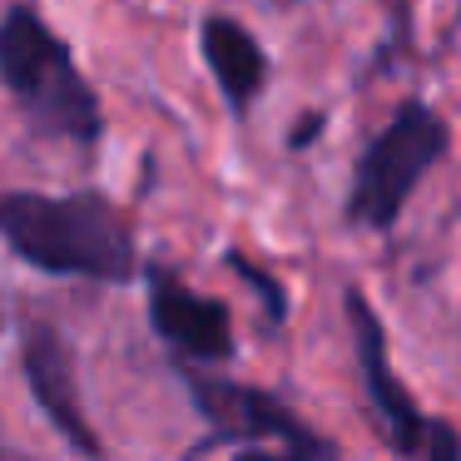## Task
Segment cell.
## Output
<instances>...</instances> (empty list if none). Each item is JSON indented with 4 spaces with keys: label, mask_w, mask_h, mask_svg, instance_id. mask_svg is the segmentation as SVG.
Returning <instances> with one entry per match:
<instances>
[{
    "label": "cell",
    "mask_w": 461,
    "mask_h": 461,
    "mask_svg": "<svg viewBox=\"0 0 461 461\" xmlns=\"http://www.w3.org/2000/svg\"><path fill=\"white\" fill-rule=\"evenodd\" d=\"M199 45H203V60H209L223 100L233 110H249L258 100L263 80H268V55H263V45L233 15H209L199 31Z\"/></svg>",
    "instance_id": "8"
},
{
    "label": "cell",
    "mask_w": 461,
    "mask_h": 461,
    "mask_svg": "<svg viewBox=\"0 0 461 461\" xmlns=\"http://www.w3.org/2000/svg\"><path fill=\"white\" fill-rule=\"evenodd\" d=\"M21 357H25V382H31L41 411L55 421V431H60L75 451L95 456V451H100V437H95L90 421H85L80 392H75V367H70V352H65L60 332L45 328V322H31V328H25Z\"/></svg>",
    "instance_id": "7"
},
{
    "label": "cell",
    "mask_w": 461,
    "mask_h": 461,
    "mask_svg": "<svg viewBox=\"0 0 461 461\" xmlns=\"http://www.w3.org/2000/svg\"><path fill=\"white\" fill-rule=\"evenodd\" d=\"M149 318H154V332L164 342H174L179 352H189V357L223 362L233 352L229 308L203 298V293H194L189 283H179L164 268L149 273Z\"/></svg>",
    "instance_id": "6"
},
{
    "label": "cell",
    "mask_w": 461,
    "mask_h": 461,
    "mask_svg": "<svg viewBox=\"0 0 461 461\" xmlns=\"http://www.w3.org/2000/svg\"><path fill=\"white\" fill-rule=\"evenodd\" d=\"M348 318H352V338H357V362H362V377H367V397H372V407L382 411V421H387L392 447L397 451H427L431 421L421 417L417 402H411V392L397 382V372H392V362H387L382 322H377V312L367 308V298H362L357 288L348 293Z\"/></svg>",
    "instance_id": "5"
},
{
    "label": "cell",
    "mask_w": 461,
    "mask_h": 461,
    "mask_svg": "<svg viewBox=\"0 0 461 461\" xmlns=\"http://www.w3.org/2000/svg\"><path fill=\"white\" fill-rule=\"evenodd\" d=\"M189 392L199 402V411L223 431V437H239V441H283L288 451L298 456H328V441L312 437L298 417H293L283 402H273L268 392L258 387H239V382H213L189 372Z\"/></svg>",
    "instance_id": "4"
},
{
    "label": "cell",
    "mask_w": 461,
    "mask_h": 461,
    "mask_svg": "<svg viewBox=\"0 0 461 461\" xmlns=\"http://www.w3.org/2000/svg\"><path fill=\"white\" fill-rule=\"evenodd\" d=\"M318 130H322V114H312V120H303L298 130L288 134V144H293V149H308V140H312Z\"/></svg>",
    "instance_id": "9"
},
{
    "label": "cell",
    "mask_w": 461,
    "mask_h": 461,
    "mask_svg": "<svg viewBox=\"0 0 461 461\" xmlns=\"http://www.w3.org/2000/svg\"><path fill=\"white\" fill-rule=\"evenodd\" d=\"M0 243L60 278L124 283L134 273L130 219L100 194H0Z\"/></svg>",
    "instance_id": "1"
},
{
    "label": "cell",
    "mask_w": 461,
    "mask_h": 461,
    "mask_svg": "<svg viewBox=\"0 0 461 461\" xmlns=\"http://www.w3.org/2000/svg\"><path fill=\"white\" fill-rule=\"evenodd\" d=\"M451 130L441 114H431L427 104H402L397 120L372 140V149L362 154L357 179H352L348 213L352 223L367 229H392V219L402 213V203L411 199V189L421 184V174L447 154Z\"/></svg>",
    "instance_id": "3"
},
{
    "label": "cell",
    "mask_w": 461,
    "mask_h": 461,
    "mask_svg": "<svg viewBox=\"0 0 461 461\" xmlns=\"http://www.w3.org/2000/svg\"><path fill=\"white\" fill-rule=\"evenodd\" d=\"M0 80L41 134H60L70 144L100 140V100L75 70V55L65 50V41L31 5H11L0 21Z\"/></svg>",
    "instance_id": "2"
}]
</instances>
